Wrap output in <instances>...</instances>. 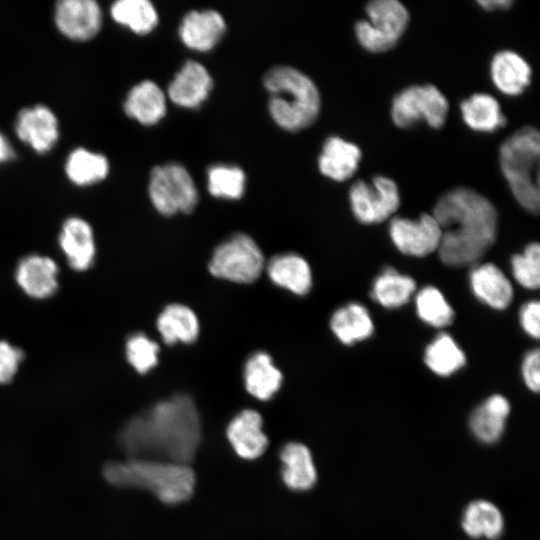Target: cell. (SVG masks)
Listing matches in <instances>:
<instances>
[{"label": "cell", "instance_id": "obj_1", "mask_svg": "<svg viewBox=\"0 0 540 540\" xmlns=\"http://www.w3.org/2000/svg\"><path fill=\"white\" fill-rule=\"evenodd\" d=\"M201 438L196 405L189 395L181 393L132 417L120 430L118 442L128 458L189 465Z\"/></svg>", "mask_w": 540, "mask_h": 540}, {"label": "cell", "instance_id": "obj_2", "mask_svg": "<svg viewBox=\"0 0 540 540\" xmlns=\"http://www.w3.org/2000/svg\"><path fill=\"white\" fill-rule=\"evenodd\" d=\"M432 216L441 229L438 253L446 265L460 267L475 263L496 239V209L472 189L458 187L445 193L437 201Z\"/></svg>", "mask_w": 540, "mask_h": 540}, {"label": "cell", "instance_id": "obj_3", "mask_svg": "<svg viewBox=\"0 0 540 540\" xmlns=\"http://www.w3.org/2000/svg\"><path fill=\"white\" fill-rule=\"evenodd\" d=\"M103 475L114 486L145 489L170 505L187 501L195 487V474L189 465L154 459L110 462Z\"/></svg>", "mask_w": 540, "mask_h": 540}, {"label": "cell", "instance_id": "obj_4", "mask_svg": "<svg viewBox=\"0 0 540 540\" xmlns=\"http://www.w3.org/2000/svg\"><path fill=\"white\" fill-rule=\"evenodd\" d=\"M269 93L268 109L282 129L296 132L310 126L317 118L321 100L315 83L298 69L278 65L263 76Z\"/></svg>", "mask_w": 540, "mask_h": 540}, {"label": "cell", "instance_id": "obj_5", "mask_svg": "<svg viewBox=\"0 0 540 540\" xmlns=\"http://www.w3.org/2000/svg\"><path fill=\"white\" fill-rule=\"evenodd\" d=\"M539 154V132L533 127L517 130L500 147L501 170L515 199L535 214L540 207Z\"/></svg>", "mask_w": 540, "mask_h": 540}, {"label": "cell", "instance_id": "obj_6", "mask_svg": "<svg viewBox=\"0 0 540 540\" xmlns=\"http://www.w3.org/2000/svg\"><path fill=\"white\" fill-rule=\"evenodd\" d=\"M265 267L264 254L255 240L245 233H235L213 251L209 272L217 278L239 284L256 281Z\"/></svg>", "mask_w": 540, "mask_h": 540}, {"label": "cell", "instance_id": "obj_7", "mask_svg": "<svg viewBox=\"0 0 540 540\" xmlns=\"http://www.w3.org/2000/svg\"><path fill=\"white\" fill-rule=\"evenodd\" d=\"M148 193L154 208L164 216L178 212L191 213L199 201L198 190L190 173L176 162L153 167Z\"/></svg>", "mask_w": 540, "mask_h": 540}, {"label": "cell", "instance_id": "obj_8", "mask_svg": "<svg viewBox=\"0 0 540 540\" xmlns=\"http://www.w3.org/2000/svg\"><path fill=\"white\" fill-rule=\"evenodd\" d=\"M368 20L355 25V33L361 46L373 53L393 48L405 32L409 13L397 0H375L366 6Z\"/></svg>", "mask_w": 540, "mask_h": 540}, {"label": "cell", "instance_id": "obj_9", "mask_svg": "<svg viewBox=\"0 0 540 540\" xmlns=\"http://www.w3.org/2000/svg\"><path fill=\"white\" fill-rule=\"evenodd\" d=\"M448 101L440 90L430 84L413 85L395 95L391 106V117L395 125L407 128L425 121L433 128L445 123Z\"/></svg>", "mask_w": 540, "mask_h": 540}, {"label": "cell", "instance_id": "obj_10", "mask_svg": "<svg viewBox=\"0 0 540 540\" xmlns=\"http://www.w3.org/2000/svg\"><path fill=\"white\" fill-rule=\"evenodd\" d=\"M351 209L363 224H375L386 220L399 207L397 184L385 176H376L371 184L359 180L349 191Z\"/></svg>", "mask_w": 540, "mask_h": 540}, {"label": "cell", "instance_id": "obj_11", "mask_svg": "<svg viewBox=\"0 0 540 540\" xmlns=\"http://www.w3.org/2000/svg\"><path fill=\"white\" fill-rule=\"evenodd\" d=\"M389 232L398 250L410 256H426L438 250L441 241V229L430 214H422L417 220L395 217Z\"/></svg>", "mask_w": 540, "mask_h": 540}, {"label": "cell", "instance_id": "obj_12", "mask_svg": "<svg viewBox=\"0 0 540 540\" xmlns=\"http://www.w3.org/2000/svg\"><path fill=\"white\" fill-rule=\"evenodd\" d=\"M102 10L94 0H60L54 8V22L61 34L74 41L92 39L101 29Z\"/></svg>", "mask_w": 540, "mask_h": 540}, {"label": "cell", "instance_id": "obj_13", "mask_svg": "<svg viewBox=\"0 0 540 540\" xmlns=\"http://www.w3.org/2000/svg\"><path fill=\"white\" fill-rule=\"evenodd\" d=\"M15 132L35 152L47 153L59 139L58 119L46 105L26 107L16 117Z\"/></svg>", "mask_w": 540, "mask_h": 540}, {"label": "cell", "instance_id": "obj_14", "mask_svg": "<svg viewBox=\"0 0 540 540\" xmlns=\"http://www.w3.org/2000/svg\"><path fill=\"white\" fill-rule=\"evenodd\" d=\"M59 247L68 265L75 271H86L94 263L96 245L92 226L77 216L67 218L58 237Z\"/></svg>", "mask_w": 540, "mask_h": 540}, {"label": "cell", "instance_id": "obj_15", "mask_svg": "<svg viewBox=\"0 0 540 540\" xmlns=\"http://www.w3.org/2000/svg\"><path fill=\"white\" fill-rule=\"evenodd\" d=\"M58 265L49 256L29 254L17 264L15 280L31 298L45 299L58 289Z\"/></svg>", "mask_w": 540, "mask_h": 540}, {"label": "cell", "instance_id": "obj_16", "mask_svg": "<svg viewBox=\"0 0 540 540\" xmlns=\"http://www.w3.org/2000/svg\"><path fill=\"white\" fill-rule=\"evenodd\" d=\"M212 88L208 70L201 63L188 60L170 82L167 93L176 105L196 108L208 98Z\"/></svg>", "mask_w": 540, "mask_h": 540}, {"label": "cell", "instance_id": "obj_17", "mask_svg": "<svg viewBox=\"0 0 540 540\" xmlns=\"http://www.w3.org/2000/svg\"><path fill=\"white\" fill-rule=\"evenodd\" d=\"M226 31L223 16L215 10L190 11L179 26L181 41L190 49L206 52L213 49Z\"/></svg>", "mask_w": 540, "mask_h": 540}, {"label": "cell", "instance_id": "obj_18", "mask_svg": "<svg viewBox=\"0 0 540 540\" xmlns=\"http://www.w3.org/2000/svg\"><path fill=\"white\" fill-rule=\"evenodd\" d=\"M262 417L252 409L240 411L227 426V437L234 451L244 459H255L267 448Z\"/></svg>", "mask_w": 540, "mask_h": 540}, {"label": "cell", "instance_id": "obj_19", "mask_svg": "<svg viewBox=\"0 0 540 540\" xmlns=\"http://www.w3.org/2000/svg\"><path fill=\"white\" fill-rule=\"evenodd\" d=\"M269 279L278 287L295 295H305L312 286V273L308 262L292 252L273 256L266 266Z\"/></svg>", "mask_w": 540, "mask_h": 540}, {"label": "cell", "instance_id": "obj_20", "mask_svg": "<svg viewBox=\"0 0 540 540\" xmlns=\"http://www.w3.org/2000/svg\"><path fill=\"white\" fill-rule=\"evenodd\" d=\"M123 108L128 117L140 124L154 125L166 114V97L155 82L144 80L130 89Z\"/></svg>", "mask_w": 540, "mask_h": 540}, {"label": "cell", "instance_id": "obj_21", "mask_svg": "<svg viewBox=\"0 0 540 540\" xmlns=\"http://www.w3.org/2000/svg\"><path fill=\"white\" fill-rule=\"evenodd\" d=\"M360 160L361 150L357 145L331 136L323 144L318 167L324 176L335 181H345L357 171Z\"/></svg>", "mask_w": 540, "mask_h": 540}, {"label": "cell", "instance_id": "obj_22", "mask_svg": "<svg viewBox=\"0 0 540 540\" xmlns=\"http://www.w3.org/2000/svg\"><path fill=\"white\" fill-rule=\"evenodd\" d=\"M470 285L475 296L494 309H505L512 301L513 288L510 281L492 263L474 267L470 273Z\"/></svg>", "mask_w": 540, "mask_h": 540}, {"label": "cell", "instance_id": "obj_23", "mask_svg": "<svg viewBox=\"0 0 540 540\" xmlns=\"http://www.w3.org/2000/svg\"><path fill=\"white\" fill-rule=\"evenodd\" d=\"M247 392L258 400L271 399L282 385L283 375L274 365L271 356L264 351L251 354L243 370Z\"/></svg>", "mask_w": 540, "mask_h": 540}, {"label": "cell", "instance_id": "obj_24", "mask_svg": "<svg viewBox=\"0 0 540 540\" xmlns=\"http://www.w3.org/2000/svg\"><path fill=\"white\" fill-rule=\"evenodd\" d=\"M157 330L168 345L177 342L193 343L200 330L199 320L195 312L181 303L167 305L156 320Z\"/></svg>", "mask_w": 540, "mask_h": 540}, {"label": "cell", "instance_id": "obj_25", "mask_svg": "<svg viewBox=\"0 0 540 540\" xmlns=\"http://www.w3.org/2000/svg\"><path fill=\"white\" fill-rule=\"evenodd\" d=\"M509 413L508 400L499 394L492 395L472 412L470 429L478 440L492 444L502 436Z\"/></svg>", "mask_w": 540, "mask_h": 540}, {"label": "cell", "instance_id": "obj_26", "mask_svg": "<svg viewBox=\"0 0 540 540\" xmlns=\"http://www.w3.org/2000/svg\"><path fill=\"white\" fill-rule=\"evenodd\" d=\"M282 480L297 491L310 489L316 482L317 473L309 449L298 442L287 443L280 451Z\"/></svg>", "mask_w": 540, "mask_h": 540}, {"label": "cell", "instance_id": "obj_27", "mask_svg": "<svg viewBox=\"0 0 540 540\" xmlns=\"http://www.w3.org/2000/svg\"><path fill=\"white\" fill-rule=\"evenodd\" d=\"M491 77L502 93L516 96L529 85L531 68L520 55L504 50L495 54L492 59Z\"/></svg>", "mask_w": 540, "mask_h": 540}, {"label": "cell", "instance_id": "obj_28", "mask_svg": "<svg viewBox=\"0 0 540 540\" xmlns=\"http://www.w3.org/2000/svg\"><path fill=\"white\" fill-rule=\"evenodd\" d=\"M461 525L472 538L498 539L504 529V519L496 505L486 500H475L465 508Z\"/></svg>", "mask_w": 540, "mask_h": 540}, {"label": "cell", "instance_id": "obj_29", "mask_svg": "<svg viewBox=\"0 0 540 540\" xmlns=\"http://www.w3.org/2000/svg\"><path fill=\"white\" fill-rule=\"evenodd\" d=\"M330 327L335 336L346 345L368 338L374 330L368 310L356 302L337 309L330 319Z\"/></svg>", "mask_w": 540, "mask_h": 540}, {"label": "cell", "instance_id": "obj_30", "mask_svg": "<svg viewBox=\"0 0 540 540\" xmlns=\"http://www.w3.org/2000/svg\"><path fill=\"white\" fill-rule=\"evenodd\" d=\"M64 169L70 182L77 186H89L104 180L110 166L103 154L79 147L68 155Z\"/></svg>", "mask_w": 540, "mask_h": 540}, {"label": "cell", "instance_id": "obj_31", "mask_svg": "<svg viewBox=\"0 0 540 540\" xmlns=\"http://www.w3.org/2000/svg\"><path fill=\"white\" fill-rule=\"evenodd\" d=\"M461 112L464 122L476 131L493 132L506 122L498 101L485 93H476L462 101Z\"/></svg>", "mask_w": 540, "mask_h": 540}, {"label": "cell", "instance_id": "obj_32", "mask_svg": "<svg viewBox=\"0 0 540 540\" xmlns=\"http://www.w3.org/2000/svg\"><path fill=\"white\" fill-rule=\"evenodd\" d=\"M112 19L132 32L150 33L158 24V13L148 0H118L110 7Z\"/></svg>", "mask_w": 540, "mask_h": 540}, {"label": "cell", "instance_id": "obj_33", "mask_svg": "<svg viewBox=\"0 0 540 540\" xmlns=\"http://www.w3.org/2000/svg\"><path fill=\"white\" fill-rule=\"evenodd\" d=\"M415 288L414 279L386 267L374 280L371 297L386 308H397L408 302Z\"/></svg>", "mask_w": 540, "mask_h": 540}, {"label": "cell", "instance_id": "obj_34", "mask_svg": "<svg viewBox=\"0 0 540 540\" xmlns=\"http://www.w3.org/2000/svg\"><path fill=\"white\" fill-rule=\"evenodd\" d=\"M424 361L435 374L449 376L465 364L466 357L451 336L441 333L427 346Z\"/></svg>", "mask_w": 540, "mask_h": 540}, {"label": "cell", "instance_id": "obj_35", "mask_svg": "<svg viewBox=\"0 0 540 540\" xmlns=\"http://www.w3.org/2000/svg\"><path fill=\"white\" fill-rule=\"evenodd\" d=\"M245 185V173L238 166L215 164L207 170V188L216 198L240 199L244 194Z\"/></svg>", "mask_w": 540, "mask_h": 540}, {"label": "cell", "instance_id": "obj_36", "mask_svg": "<svg viewBox=\"0 0 540 540\" xmlns=\"http://www.w3.org/2000/svg\"><path fill=\"white\" fill-rule=\"evenodd\" d=\"M416 310L425 323L441 328L452 323L454 311L443 294L435 287L427 286L416 296Z\"/></svg>", "mask_w": 540, "mask_h": 540}, {"label": "cell", "instance_id": "obj_37", "mask_svg": "<svg viewBox=\"0 0 540 540\" xmlns=\"http://www.w3.org/2000/svg\"><path fill=\"white\" fill-rule=\"evenodd\" d=\"M157 342L142 332L130 335L125 342V356L131 367L139 374L152 370L159 360Z\"/></svg>", "mask_w": 540, "mask_h": 540}, {"label": "cell", "instance_id": "obj_38", "mask_svg": "<svg viewBox=\"0 0 540 540\" xmlns=\"http://www.w3.org/2000/svg\"><path fill=\"white\" fill-rule=\"evenodd\" d=\"M512 273L516 281L525 288L538 289L540 285V247L530 243L522 254L511 259Z\"/></svg>", "mask_w": 540, "mask_h": 540}, {"label": "cell", "instance_id": "obj_39", "mask_svg": "<svg viewBox=\"0 0 540 540\" xmlns=\"http://www.w3.org/2000/svg\"><path fill=\"white\" fill-rule=\"evenodd\" d=\"M24 358V352L6 340H0V384H7L15 377Z\"/></svg>", "mask_w": 540, "mask_h": 540}, {"label": "cell", "instance_id": "obj_40", "mask_svg": "<svg viewBox=\"0 0 540 540\" xmlns=\"http://www.w3.org/2000/svg\"><path fill=\"white\" fill-rule=\"evenodd\" d=\"M522 374L526 386L534 392H538L540 388V352L539 349H534L526 354L523 365Z\"/></svg>", "mask_w": 540, "mask_h": 540}, {"label": "cell", "instance_id": "obj_41", "mask_svg": "<svg viewBox=\"0 0 540 540\" xmlns=\"http://www.w3.org/2000/svg\"><path fill=\"white\" fill-rule=\"evenodd\" d=\"M540 303L530 301L523 305L520 311V322L525 332L533 338H539L540 335Z\"/></svg>", "mask_w": 540, "mask_h": 540}, {"label": "cell", "instance_id": "obj_42", "mask_svg": "<svg viewBox=\"0 0 540 540\" xmlns=\"http://www.w3.org/2000/svg\"><path fill=\"white\" fill-rule=\"evenodd\" d=\"M479 5L487 11L507 9L512 4L510 0H481Z\"/></svg>", "mask_w": 540, "mask_h": 540}, {"label": "cell", "instance_id": "obj_43", "mask_svg": "<svg viewBox=\"0 0 540 540\" xmlns=\"http://www.w3.org/2000/svg\"><path fill=\"white\" fill-rule=\"evenodd\" d=\"M14 157V150L8 139L0 133V164L11 160Z\"/></svg>", "mask_w": 540, "mask_h": 540}]
</instances>
